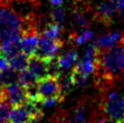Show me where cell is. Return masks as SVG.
Here are the masks:
<instances>
[{"mask_svg":"<svg viewBox=\"0 0 124 123\" xmlns=\"http://www.w3.org/2000/svg\"><path fill=\"white\" fill-rule=\"evenodd\" d=\"M96 81L107 88L124 75V43L107 50H100L96 62Z\"/></svg>","mask_w":124,"mask_h":123,"instance_id":"1","label":"cell"},{"mask_svg":"<svg viewBox=\"0 0 124 123\" xmlns=\"http://www.w3.org/2000/svg\"><path fill=\"white\" fill-rule=\"evenodd\" d=\"M25 26V19L16 10L12 0H0V41L19 36Z\"/></svg>","mask_w":124,"mask_h":123,"instance_id":"2","label":"cell"},{"mask_svg":"<svg viewBox=\"0 0 124 123\" xmlns=\"http://www.w3.org/2000/svg\"><path fill=\"white\" fill-rule=\"evenodd\" d=\"M101 90V110L118 123H124V94L119 90H108V88Z\"/></svg>","mask_w":124,"mask_h":123,"instance_id":"3","label":"cell"},{"mask_svg":"<svg viewBox=\"0 0 124 123\" xmlns=\"http://www.w3.org/2000/svg\"><path fill=\"white\" fill-rule=\"evenodd\" d=\"M37 92L39 102L49 99H61L62 100H64L66 96L62 91L59 78L52 76H47L38 81Z\"/></svg>","mask_w":124,"mask_h":123,"instance_id":"4","label":"cell"},{"mask_svg":"<svg viewBox=\"0 0 124 123\" xmlns=\"http://www.w3.org/2000/svg\"><path fill=\"white\" fill-rule=\"evenodd\" d=\"M63 46H64V41L61 40V39L52 40V39H49L42 35L39 38L36 50H35L33 55L37 56L39 59H42L44 61H49L55 58L56 54L60 51V49Z\"/></svg>","mask_w":124,"mask_h":123,"instance_id":"5","label":"cell"},{"mask_svg":"<svg viewBox=\"0 0 124 123\" xmlns=\"http://www.w3.org/2000/svg\"><path fill=\"white\" fill-rule=\"evenodd\" d=\"M119 10L114 0H101L93 11V16L104 26H111Z\"/></svg>","mask_w":124,"mask_h":123,"instance_id":"6","label":"cell"},{"mask_svg":"<svg viewBox=\"0 0 124 123\" xmlns=\"http://www.w3.org/2000/svg\"><path fill=\"white\" fill-rule=\"evenodd\" d=\"M54 123H95V119H90L87 115L86 104L84 100H80L73 111V115L69 117L66 114H55Z\"/></svg>","mask_w":124,"mask_h":123,"instance_id":"7","label":"cell"},{"mask_svg":"<svg viewBox=\"0 0 124 123\" xmlns=\"http://www.w3.org/2000/svg\"><path fill=\"white\" fill-rule=\"evenodd\" d=\"M124 43V33L120 31H112L103 34L96 39L95 45L100 50H107Z\"/></svg>","mask_w":124,"mask_h":123,"instance_id":"8","label":"cell"},{"mask_svg":"<svg viewBox=\"0 0 124 123\" xmlns=\"http://www.w3.org/2000/svg\"><path fill=\"white\" fill-rule=\"evenodd\" d=\"M5 90H6V99L12 105V107L21 106L28 100L26 87L22 86L19 82L5 86Z\"/></svg>","mask_w":124,"mask_h":123,"instance_id":"9","label":"cell"},{"mask_svg":"<svg viewBox=\"0 0 124 123\" xmlns=\"http://www.w3.org/2000/svg\"><path fill=\"white\" fill-rule=\"evenodd\" d=\"M2 54L7 59H10L12 56L23 52V46H22V36H19L9 38L7 40H4L0 46Z\"/></svg>","mask_w":124,"mask_h":123,"instance_id":"10","label":"cell"},{"mask_svg":"<svg viewBox=\"0 0 124 123\" xmlns=\"http://www.w3.org/2000/svg\"><path fill=\"white\" fill-rule=\"evenodd\" d=\"M28 69L38 78V80L49 76V73H48V61H44L42 59L37 58V56L31 55L29 58Z\"/></svg>","mask_w":124,"mask_h":123,"instance_id":"11","label":"cell"},{"mask_svg":"<svg viewBox=\"0 0 124 123\" xmlns=\"http://www.w3.org/2000/svg\"><path fill=\"white\" fill-rule=\"evenodd\" d=\"M75 8L72 10V20L74 26L79 31L85 30L89 28L90 19L88 17V10L86 8L79 6L78 4H75Z\"/></svg>","mask_w":124,"mask_h":123,"instance_id":"12","label":"cell"},{"mask_svg":"<svg viewBox=\"0 0 124 123\" xmlns=\"http://www.w3.org/2000/svg\"><path fill=\"white\" fill-rule=\"evenodd\" d=\"M33 120L32 115L24 105L14 107L10 112L9 121L10 123H31Z\"/></svg>","mask_w":124,"mask_h":123,"instance_id":"13","label":"cell"},{"mask_svg":"<svg viewBox=\"0 0 124 123\" xmlns=\"http://www.w3.org/2000/svg\"><path fill=\"white\" fill-rule=\"evenodd\" d=\"M56 59L62 70H70L74 68L75 63L78 59V54L76 50L69 49L64 54H62L60 56H56Z\"/></svg>","mask_w":124,"mask_h":123,"instance_id":"14","label":"cell"},{"mask_svg":"<svg viewBox=\"0 0 124 123\" xmlns=\"http://www.w3.org/2000/svg\"><path fill=\"white\" fill-rule=\"evenodd\" d=\"M69 39L75 45H83L87 42H90L93 39V32L88 28L81 31H74L70 34Z\"/></svg>","mask_w":124,"mask_h":123,"instance_id":"15","label":"cell"},{"mask_svg":"<svg viewBox=\"0 0 124 123\" xmlns=\"http://www.w3.org/2000/svg\"><path fill=\"white\" fill-rule=\"evenodd\" d=\"M29 58L30 56L28 54H26L25 52H21V54L9 59V61H8L9 62V67L16 70V72L24 71V70L28 69Z\"/></svg>","mask_w":124,"mask_h":123,"instance_id":"16","label":"cell"},{"mask_svg":"<svg viewBox=\"0 0 124 123\" xmlns=\"http://www.w3.org/2000/svg\"><path fill=\"white\" fill-rule=\"evenodd\" d=\"M63 30L64 26L56 24L54 22H51L49 24H46L45 27L43 28L42 35L49 39H52V40H57L60 38L62 32H63Z\"/></svg>","mask_w":124,"mask_h":123,"instance_id":"17","label":"cell"},{"mask_svg":"<svg viewBox=\"0 0 124 123\" xmlns=\"http://www.w3.org/2000/svg\"><path fill=\"white\" fill-rule=\"evenodd\" d=\"M38 81H39L38 78L35 76L29 69H26L24 71L19 72V80H17V82H19L22 86L28 87L31 85L37 84Z\"/></svg>","mask_w":124,"mask_h":123,"instance_id":"18","label":"cell"},{"mask_svg":"<svg viewBox=\"0 0 124 123\" xmlns=\"http://www.w3.org/2000/svg\"><path fill=\"white\" fill-rule=\"evenodd\" d=\"M19 80V72L12 68H8L5 71L0 73V83L3 84L4 86H7L12 83H16Z\"/></svg>","mask_w":124,"mask_h":123,"instance_id":"19","label":"cell"},{"mask_svg":"<svg viewBox=\"0 0 124 123\" xmlns=\"http://www.w3.org/2000/svg\"><path fill=\"white\" fill-rule=\"evenodd\" d=\"M49 17L51 19L52 22L64 26L65 22H66V17H67V14H66V10L63 7H55L50 11Z\"/></svg>","mask_w":124,"mask_h":123,"instance_id":"20","label":"cell"},{"mask_svg":"<svg viewBox=\"0 0 124 123\" xmlns=\"http://www.w3.org/2000/svg\"><path fill=\"white\" fill-rule=\"evenodd\" d=\"M11 107L12 105L6 100L0 103V123H10L9 116L12 110Z\"/></svg>","mask_w":124,"mask_h":123,"instance_id":"21","label":"cell"},{"mask_svg":"<svg viewBox=\"0 0 124 123\" xmlns=\"http://www.w3.org/2000/svg\"><path fill=\"white\" fill-rule=\"evenodd\" d=\"M70 74H71V77H72V80H73V83L75 86L81 87L86 84L87 79H88L87 75H84V74H82L81 72H79L75 69H73Z\"/></svg>","mask_w":124,"mask_h":123,"instance_id":"22","label":"cell"},{"mask_svg":"<svg viewBox=\"0 0 124 123\" xmlns=\"http://www.w3.org/2000/svg\"><path fill=\"white\" fill-rule=\"evenodd\" d=\"M9 68V62L6 60V58L2 54L1 50H0V73L5 71Z\"/></svg>","mask_w":124,"mask_h":123,"instance_id":"23","label":"cell"},{"mask_svg":"<svg viewBox=\"0 0 124 123\" xmlns=\"http://www.w3.org/2000/svg\"><path fill=\"white\" fill-rule=\"evenodd\" d=\"M115 4L119 10V14L122 15V17H124V0H114Z\"/></svg>","mask_w":124,"mask_h":123,"instance_id":"24","label":"cell"},{"mask_svg":"<svg viewBox=\"0 0 124 123\" xmlns=\"http://www.w3.org/2000/svg\"><path fill=\"white\" fill-rule=\"evenodd\" d=\"M95 123H118V122L107 116V117H100V118H97V119L95 120Z\"/></svg>","mask_w":124,"mask_h":123,"instance_id":"25","label":"cell"},{"mask_svg":"<svg viewBox=\"0 0 124 123\" xmlns=\"http://www.w3.org/2000/svg\"><path fill=\"white\" fill-rule=\"evenodd\" d=\"M6 100V90L5 86L0 83V103H2L3 100Z\"/></svg>","mask_w":124,"mask_h":123,"instance_id":"26","label":"cell"},{"mask_svg":"<svg viewBox=\"0 0 124 123\" xmlns=\"http://www.w3.org/2000/svg\"><path fill=\"white\" fill-rule=\"evenodd\" d=\"M48 1L50 2V4L52 6H54V7H60L62 6L64 4L65 2V0H48Z\"/></svg>","mask_w":124,"mask_h":123,"instance_id":"27","label":"cell"},{"mask_svg":"<svg viewBox=\"0 0 124 123\" xmlns=\"http://www.w3.org/2000/svg\"><path fill=\"white\" fill-rule=\"evenodd\" d=\"M72 1L74 2V4H79V3L82 1V0H72Z\"/></svg>","mask_w":124,"mask_h":123,"instance_id":"28","label":"cell"}]
</instances>
